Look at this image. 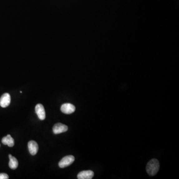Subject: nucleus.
Segmentation results:
<instances>
[{"label": "nucleus", "instance_id": "nucleus-2", "mask_svg": "<svg viewBox=\"0 0 179 179\" xmlns=\"http://www.w3.org/2000/svg\"><path fill=\"white\" fill-rule=\"evenodd\" d=\"M75 161V157L72 155H68L63 157L59 162L60 168H64L71 165Z\"/></svg>", "mask_w": 179, "mask_h": 179}, {"label": "nucleus", "instance_id": "nucleus-5", "mask_svg": "<svg viewBox=\"0 0 179 179\" xmlns=\"http://www.w3.org/2000/svg\"><path fill=\"white\" fill-rule=\"evenodd\" d=\"M75 109L74 106L70 103L63 104L61 107V112L65 114H71L74 112Z\"/></svg>", "mask_w": 179, "mask_h": 179}, {"label": "nucleus", "instance_id": "nucleus-10", "mask_svg": "<svg viewBox=\"0 0 179 179\" xmlns=\"http://www.w3.org/2000/svg\"><path fill=\"white\" fill-rule=\"evenodd\" d=\"M9 159H10V162H9V167L12 169L15 170L18 167V161L17 160L15 157L12 156L11 154H9Z\"/></svg>", "mask_w": 179, "mask_h": 179}, {"label": "nucleus", "instance_id": "nucleus-11", "mask_svg": "<svg viewBox=\"0 0 179 179\" xmlns=\"http://www.w3.org/2000/svg\"><path fill=\"white\" fill-rule=\"evenodd\" d=\"M9 176L6 173H1L0 174V179H9Z\"/></svg>", "mask_w": 179, "mask_h": 179}, {"label": "nucleus", "instance_id": "nucleus-9", "mask_svg": "<svg viewBox=\"0 0 179 179\" xmlns=\"http://www.w3.org/2000/svg\"><path fill=\"white\" fill-rule=\"evenodd\" d=\"M2 143L4 145H7L9 147H13L14 145V139L10 134L7 135V137H4L2 140Z\"/></svg>", "mask_w": 179, "mask_h": 179}, {"label": "nucleus", "instance_id": "nucleus-8", "mask_svg": "<svg viewBox=\"0 0 179 179\" xmlns=\"http://www.w3.org/2000/svg\"><path fill=\"white\" fill-rule=\"evenodd\" d=\"M28 147L29 152L32 155H35L38 150V145L35 141L31 140L28 143Z\"/></svg>", "mask_w": 179, "mask_h": 179}, {"label": "nucleus", "instance_id": "nucleus-7", "mask_svg": "<svg viewBox=\"0 0 179 179\" xmlns=\"http://www.w3.org/2000/svg\"><path fill=\"white\" fill-rule=\"evenodd\" d=\"M94 173L91 170L83 171L77 175L79 179H91L94 177Z\"/></svg>", "mask_w": 179, "mask_h": 179}, {"label": "nucleus", "instance_id": "nucleus-3", "mask_svg": "<svg viewBox=\"0 0 179 179\" xmlns=\"http://www.w3.org/2000/svg\"><path fill=\"white\" fill-rule=\"evenodd\" d=\"M68 127L66 125L61 123L55 124L53 127V132L55 134H60L61 133L67 132Z\"/></svg>", "mask_w": 179, "mask_h": 179}, {"label": "nucleus", "instance_id": "nucleus-6", "mask_svg": "<svg viewBox=\"0 0 179 179\" xmlns=\"http://www.w3.org/2000/svg\"><path fill=\"white\" fill-rule=\"evenodd\" d=\"M36 112L37 115L39 119L43 121L45 118V111L44 107L42 105L40 104H37L36 106Z\"/></svg>", "mask_w": 179, "mask_h": 179}, {"label": "nucleus", "instance_id": "nucleus-4", "mask_svg": "<svg viewBox=\"0 0 179 179\" xmlns=\"http://www.w3.org/2000/svg\"><path fill=\"white\" fill-rule=\"evenodd\" d=\"M11 96L8 93H5L0 98V106L2 107L9 106L11 103Z\"/></svg>", "mask_w": 179, "mask_h": 179}, {"label": "nucleus", "instance_id": "nucleus-1", "mask_svg": "<svg viewBox=\"0 0 179 179\" xmlns=\"http://www.w3.org/2000/svg\"><path fill=\"white\" fill-rule=\"evenodd\" d=\"M160 168V163L158 160L153 159L148 162L146 166V171L150 176H153L158 172Z\"/></svg>", "mask_w": 179, "mask_h": 179}]
</instances>
